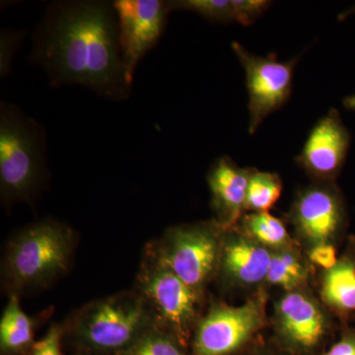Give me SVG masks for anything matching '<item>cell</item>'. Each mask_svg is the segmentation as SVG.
Here are the masks:
<instances>
[{
  "label": "cell",
  "instance_id": "obj_1",
  "mask_svg": "<svg viewBox=\"0 0 355 355\" xmlns=\"http://www.w3.org/2000/svg\"><path fill=\"white\" fill-rule=\"evenodd\" d=\"M35 58L51 81L91 89L112 100H123L130 87L119 40L114 4L60 2L51 7L35 42Z\"/></svg>",
  "mask_w": 355,
  "mask_h": 355
},
{
  "label": "cell",
  "instance_id": "obj_2",
  "mask_svg": "<svg viewBox=\"0 0 355 355\" xmlns=\"http://www.w3.org/2000/svg\"><path fill=\"white\" fill-rule=\"evenodd\" d=\"M76 234L67 224L42 220L21 229L2 254V284L8 295L44 288L69 272Z\"/></svg>",
  "mask_w": 355,
  "mask_h": 355
},
{
  "label": "cell",
  "instance_id": "obj_3",
  "mask_svg": "<svg viewBox=\"0 0 355 355\" xmlns=\"http://www.w3.org/2000/svg\"><path fill=\"white\" fill-rule=\"evenodd\" d=\"M157 327L153 312L135 291L97 299L76 310L64 326V336L87 354L116 355Z\"/></svg>",
  "mask_w": 355,
  "mask_h": 355
},
{
  "label": "cell",
  "instance_id": "obj_4",
  "mask_svg": "<svg viewBox=\"0 0 355 355\" xmlns=\"http://www.w3.org/2000/svg\"><path fill=\"white\" fill-rule=\"evenodd\" d=\"M44 132L37 121L11 105L0 112V193L12 205L34 197L46 171Z\"/></svg>",
  "mask_w": 355,
  "mask_h": 355
},
{
  "label": "cell",
  "instance_id": "obj_5",
  "mask_svg": "<svg viewBox=\"0 0 355 355\" xmlns=\"http://www.w3.org/2000/svg\"><path fill=\"white\" fill-rule=\"evenodd\" d=\"M226 229L216 219L173 226L149 250L187 286L205 297L216 279Z\"/></svg>",
  "mask_w": 355,
  "mask_h": 355
},
{
  "label": "cell",
  "instance_id": "obj_6",
  "mask_svg": "<svg viewBox=\"0 0 355 355\" xmlns=\"http://www.w3.org/2000/svg\"><path fill=\"white\" fill-rule=\"evenodd\" d=\"M135 289L150 308L158 328L188 347L202 316L200 308L205 297L163 265L148 248L137 272Z\"/></svg>",
  "mask_w": 355,
  "mask_h": 355
},
{
  "label": "cell",
  "instance_id": "obj_7",
  "mask_svg": "<svg viewBox=\"0 0 355 355\" xmlns=\"http://www.w3.org/2000/svg\"><path fill=\"white\" fill-rule=\"evenodd\" d=\"M268 301V288H263L239 306L212 302L193 331L191 355L240 354L270 324Z\"/></svg>",
  "mask_w": 355,
  "mask_h": 355
},
{
  "label": "cell",
  "instance_id": "obj_8",
  "mask_svg": "<svg viewBox=\"0 0 355 355\" xmlns=\"http://www.w3.org/2000/svg\"><path fill=\"white\" fill-rule=\"evenodd\" d=\"M336 323L309 286L282 291L270 318L277 347L289 355H318Z\"/></svg>",
  "mask_w": 355,
  "mask_h": 355
},
{
  "label": "cell",
  "instance_id": "obj_9",
  "mask_svg": "<svg viewBox=\"0 0 355 355\" xmlns=\"http://www.w3.org/2000/svg\"><path fill=\"white\" fill-rule=\"evenodd\" d=\"M286 219L305 252L324 243L338 246L347 232L349 216L336 183L313 182L296 193Z\"/></svg>",
  "mask_w": 355,
  "mask_h": 355
},
{
  "label": "cell",
  "instance_id": "obj_10",
  "mask_svg": "<svg viewBox=\"0 0 355 355\" xmlns=\"http://www.w3.org/2000/svg\"><path fill=\"white\" fill-rule=\"evenodd\" d=\"M231 46L246 74L249 95L248 130L250 135H254L263 121L273 112L282 109L291 98L298 58L280 62L275 53L259 57L238 42H233Z\"/></svg>",
  "mask_w": 355,
  "mask_h": 355
},
{
  "label": "cell",
  "instance_id": "obj_11",
  "mask_svg": "<svg viewBox=\"0 0 355 355\" xmlns=\"http://www.w3.org/2000/svg\"><path fill=\"white\" fill-rule=\"evenodd\" d=\"M113 4L125 77L132 85L140 60L162 36L169 4L161 0H116Z\"/></svg>",
  "mask_w": 355,
  "mask_h": 355
},
{
  "label": "cell",
  "instance_id": "obj_12",
  "mask_svg": "<svg viewBox=\"0 0 355 355\" xmlns=\"http://www.w3.org/2000/svg\"><path fill=\"white\" fill-rule=\"evenodd\" d=\"M350 133L340 112L331 109L315 123L296 164L316 183H336L347 160Z\"/></svg>",
  "mask_w": 355,
  "mask_h": 355
},
{
  "label": "cell",
  "instance_id": "obj_13",
  "mask_svg": "<svg viewBox=\"0 0 355 355\" xmlns=\"http://www.w3.org/2000/svg\"><path fill=\"white\" fill-rule=\"evenodd\" d=\"M272 251L245 234L237 225L226 229L216 279L226 291L254 292L266 288Z\"/></svg>",
  "mask_w": 355,
  "mask_h": 355
},
{
  "label": "cell",
  "instance_id": "obj_14",
  "mask_svg": "<svg viewBox=\"0 0 355 355\" xmlns=\"http://www.w3.org/2000/svg\"><path fill=\"white\" fill-rule=\"evenodd\" d=\"M253 168L239 167L223 156L211 166L207 184L211 193L214 219L225 229L234 227L246 214L248 186Z\"/></svg>",
  "mask_w": 355,
  "mask_h": 355
},
{
  "label": "cell",
  "instance_id": "obj_15",
  "mask_svg": "<svg viewBox=\"0 0 355 355\" xmlns=\"http://www.w3.org/2000/svg\"><path fill=\"white\" fill-rule=\"evenodd\" d=\"M319 298L340 323L355 319V258L347 246L333 268L320 272Z\"/></svg>",
  "mask_w": 355,
  "mask_h": 355
},
{
  "label": "cell",
  "instance_id": "obj_16",
  "mask_svg": "<svg viewBox=\"0 0 355 355\" xmlns=\"http://www.w3.org/2000/svg\"><path fill=\"white\" fill-rule=\"evenodd\" d=\"M37 320L26 314L20 304V296L9 295L8 302L0 320V352L2 355L30 354L34 345Z\"/></svg>",
  "mask_w": 355,
  "mask_h": 355
},
{
  "label": "cell",
  "instance_id": "obj_17",
  "mask_svg": "<svg viewBox=\"0 0 355 355\" xmlns=\"http://www.w3.org/2000/svg\"><path fill=\"white\" fill-rule=\"evenodd\" d=\"M312 266L300 245L273 251L266 275V286L279 287L282 291L309 286Z\"/></svg>",
  "mask_w": 355,
  "mask_h": 355
},
{
  "label": "cell",
  "instance_id": "obj_18",
  "mask_svg": "<svg viewBox=\"0 0 355 355\" xmlns=\"http://www.w3.org/2000/svg\"><path fill=\"white\" fill-rule=\"evenodd\" d=\"M237 226L254 241L272 252L298 244L286 224L270 212H248Z\"/></svg>",
  "mask_w": 355,
  "mask_h": 355
},
{
  "label": "cell",
  "instance_id": "obj_19",
  "mask_svg": "<svg viewBox=\"0 0 355 355\" xmlns=\"http://www.w3.org/2000/svg\"><path fill=\"white\" fill-rule=\"evenodd\" d=\"M284 184L279 174L252 170L248 186L246 212H268L282 197Z\"/></svg>",
  "mask_w": 355,
  "mask_h": 355
},
{
  "label": "cell",
  "instance_id": "obj_20",
  "mask_svg": "<svg viewBox=\"0 0 355 355\" xmlns=\"http://www.w3.org/2000/svg\"><path fill=\"white\" fill-rule=\"evenodd\" d=\"M116 355H191L171 334L154 327L132 347Z\"/></svg>",
  "mask_w": 355,
  "mask_h": 355
},
{
  "label": "cell",
  "instance_id": "obj_21",
  "mask_svg": "<svg viewBox=\"0 0 355 355\" xmlns=\"http://www.w3.org/2000/svg\"><path fill=\"white\" fill-rule=\"evenodd\" d=\"M168 4L170 11L178 9L190 11L212 22H234L231 0H179L168 1Z\"/></svg>",
  "mask_w": 355,
  "mask_h": 355
},
{
  "label": "cell",
  "instance_id": "obj_22",
  "mask_svg": "<svg viewBox=\"0 0 355 355\" xmlns=\"http://www.w3.org/2000/svg\"><path fill=\"white\" fill-rule=\"evenodd\" d=\"M231 3L235 22L247 27L258 20L272 2L268 0H231Z\"/></svg>",
  "mask_w": 355,
  "mask_h": 355
},
{
  "label": "cell",
  "instance_id": "obj_23",
  "mask_svg": "<svg viewBox=\"0 0 355 355\" xmlns=\"http://www.w3.org/2000/svg\"><path fill=\"white\" fill-rule=\"evenodd\" d=\"M64 338V326L53 324L41 340L35 342L29 355H64L62 343Z\"/></svg>",
  "mask_w": 355,
  "mask_h": 355
},
{
  "label": "cell",
  "instance_id": "obj_24",
  "mask_svg": "<svg viewBox=\"0 0 355 355\" xmlns=\"http://www.w3.org/2000/svg\"><path fill=\"white\" fill-rule=\"evenodd\" d=\"M306 259L313 268H318L324 270H330L336 265L340 257L338 256V248L336 245L324 244L316 245L304 252Z\"/></svg>",
  "mask_w": 355,
  "mask_h": 355
},
{
  "label": "cell",
  "instance_id": "obj_25",
  "mask_svg": "<svg viewBox=\"0 0 355 355\" xmlns=\"http://www.w3.org/2000/svg\"><path fill=\"white\" fill-rule=\"evenodd\" d=\"M319 355H355V327L343 326L342 334L338 342Z\"/></svg>",
  "mask_w": 355,
  "mask_h": 355
},
{
  "label": "cell",
  "instance_id": "obj_26",
  "mask_svg": "<svg viewBox=\"0 0 355 355\" xmlns=\"http://www.w3.org/2000/svg\"><path fill=\"white\" fill-rule=\"evenodd\" d=\"M17 35L12 33H4L1 35V55H0V69L1 76H6L10 69V60L17 44Z\"/></svg>",
  "mask_w": 355,
  "mask_h": 355
},
{
  "label": "cell",
  "instance_id": "obj_27",
  "mask_svg": "<svg viewBox=\"0 0 355 355\" xmlns=\"http://www.w3.org/2000/svg\"><path fill=\"white\" fill-rule=\"evenodd\" d=\"M243 355H289L287 354L286 352H284V350H282L279 347V350L273 349L272 347H258V349H254L251 350V352H246Z\"/></svg>",
  "mask_w": 355,
  "mask_h": 355
},
{
  "label": "cell",
  "instance_id": "obj_28",
  "mask_svg": "<svg viewBox=\"0 0 355 355\" xmlns=\"http://www.w3.org/2000/svg\"><path fill=\"white\" fill-rule=\"evenodd\" d=\"M343 105L345 109L355 112V94L345 97V99H343Z\"/></svg>",
  "mask_w": 355,
  "mask_h": 355
},
{
  "label": "cell",
  "instance_id": "obj_29",
  "mask_svg": "<svg viewBox=\"0 0 355 355\" xmlns=\"http://www.w3.org/2000/svg\"><path fill=\"white\" fill-rule=\"evenodd\" d=\"M355 13V6L350 7L349 9H347V10L343 11L342 14H340V16H338V20L343 21L347 19V17H349V16H352V14Z\"/></svg>",
  "mask_w": 355,
  "mask_h": 355
},
{
  "label": "cell",
  "instance_id": "obj_30",
  "mask_svg": "<svg viewBox=\"0 0 355 355\" xmlns=\"http://www.w3.org/2000/svg\"><path fill=\"white\" fill-rule=\"evenodd\" d=\"M347 246L352 249V253L354 254L355 258V237L354 236H350L349 240H347Z\"/></svg>",
  "mask_w": 355,
  "mask_h": 355
}]
</instances>
